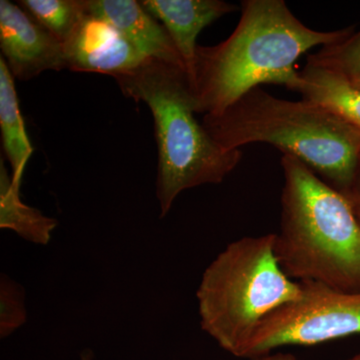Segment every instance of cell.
Instances as JSON below:
<instances>
[{
    "instance_id": "1",
    "label": "cell",
    "mask_w": 360,
    "mask_h": 360,
    "mask_svg": "<svg viewBox=\"0 0 360 360\" xmlns=\"http://www.w3.org/2000/svg\"><path fill=\"white\" fill-rule=\"evenodd\" d=\"M240 11L229 39L196 49L188 79L198 113L219 115L260 84L295 89L300 82L295 63L302 54L319 45L338 44L354 32V27L311 30L283 0H245Z\"/></svg>"
},
{
    "instance_id": "2",
    "label": "cell",
    "mask_w": 360,
    "mask_h": 360,
    "mask_svg": "<svg viewBox=\"0 0 360 360\" xmlns=\"http://www.w3.org/2000/svg\"><path fill=\"white\" fill-rule=\"evenodd\" d=\"M284 184L274 253L284 274L345 292H360V224L345 194L302 161L281 158Z\"/></svg>"
},
{
    "instance_id": "3",
    "label": "cell",
    "mask_w": 360,
    "mask_h": 360,
    "mask_svg": "<svg viewBox=\"0 0 360 360\" xmlns=\"http://www.w3.org/2000/svg\"><path fill=\"white\" fill-rule=\"evenodd\" d=\"M202 124L229 150L271 144L341 193L352 186L360 165L357 129L310 101L278 98L262 87L246 92L219 115H205Z\"/></svg>"
},
{
    "instance_id": "4",
    "label": "cell",
    "mask_w": 360,
    "mask_h": 360,
    "mask_svg": "<svg viewBox=\"0 0 360 360\" xmlns=\"http://www.w3.org/2000/svg\"><path fill=\"white\" fill-rule=\"evenodd\" d=\"M113 78L125 96L146 103L153 113L161 217L182 191L221 184L238 167L243 151L220 146L196 120L198 106L184 68L146 58L134 70Z\"/></svg>"
},
{
    "instance_id": "5",
    "label": "cell",
    "mask_w": 360,
    "mask_h": 360,
    "mask_svg": "<svg viewBox=\"0 0 360 360\" xmlns=\"http://www.w3.org/2000/svg\"><path fill=\"white\" fill-rule=\"evenodd\" d=\"M302 295L274 253V233L229 243L203 272L196 291L201 328L240 359L265 317Z\"/></svg>"
},
{
    "instance_id": "6",
    "label": "cell",
    "mask_w": 360,
    "mask_h": 360,
    "mask_svg": "<svg viewBox=\"0 0 360 360\" xmlns=\"http://www.w3.org/2000/svg\"><path fill=\"white\" fill-rule=\"evenodd\" d=\"M300 284L302 295L265 317L240 359L288 345L310 347L360 335V292H345L312 281Z\"/></svg>"
},
{
    "instance_id": "7",
    "label": "cell",
    "mask_w": 360,
    "mask_h": 360,
    "mask_svg": "<svg viewBox=\"0 0 360 360\" xmlns=\"http://www.w3.org/2000/svg\"><path fill=\"white\" fill-rule=\"evenodd\" d=\"M0 47L9 71L20 80L68 68L65 45L8 0L0 1Z\"/></svg>"
},
{
    "instance_id": "8",
    "label": "cell",
    "mask_w": 360,
    "mask_h": 360,
    "mask_svg": "<svg viewBox=\"0 0 360 360\" xmlns=\"http://www.w3.org/2000/svg\"><path fill=\"white\" fill-rule=\"evenodd\" d=\"M68 70L115 77L134 70L146 56L113 26L85 13L65 44Z\"/></svg>"
},
{
    "instance_id": "9",
    "label": "cell",
    "mask_w": 360,
    "mask_h": 360,
    "mask_svg": "<svg viewBox=\"0 0 360 360\" xmlns=\"http://www.w3.org/2000/svg\"><path fill=\"white\" fill-rule=\"evenodd\" d=\"M85 11L115 28L146 58L184 68V59L165 26L135 0H84ZM187 72V70H186Z\"/></svg>"
},
{
    "instance_id": "10",
    "label": "cell",
    "mask_w": 360,
    "mask_h": 360,
    "mask_svg": "<svg viewBox=\"0 0 360 360\" xmlns=\"http://www.w3.org/2000/svg\"><path fill=\"white\" fill-rule=\"evenodd\" d=\"M141 4L162 22L184 59L187 75L193 71L196 39L201 30L239 7L222 0H141Z\"/></svg>"
},
{
    "instance_id": "11",
    "label": "cell",
    "mask_w": 360,
    "mask_h": 360,
    "mask_svg": "<svg viewBox=\"0 0 360 360\" xmlns=\"http://www.w3.org/2000/svg\"><path fill=\"white\" fill-rule=\"evenodd\" d=\"M295 91L302 99L321 106L329 113L360 129V90L352 86L340 75L307 61L300 71Z\"/></svg>"
},
{
    "instance_id": "12",
    "label": "cell",
    "mask_w": 360,
    "mask_h": 360,
    "mask_svg": "<svg viewBox=\"0 0 360 360\" xmlns=\"http://www.w3.org/2000/svg\"><path fill=\"white\" fill-rule=\"evenodd\" d=\"M20 184H16L0 161V227L11 229L25 240L37 245L49 243L58 226L56 219L46 217L37 208L25 205L20 198Z\"/></svg>"
},
{
    "instance_id": "13",
    "label": "cell",
    "mask_w": 360,
    "mask_h": 360,
    "mask_svg": "<svg viewBox=\"0 0 360 360\" xmlns=\"http://www.w3.org/2000/svg\"><path fill=\"white\" fill-rule=\"evenodd\" d=\"M0 127L4 153L13 167L11 176L21 186L23 172L33 148L21 116L14 77L2 56L0 58Z\"/></svg>"
},
{
    "instance_id": "14",
    "label": "cell",
    "mask_w": 360,
    "mask_h": 360,
    "mask_svg": "<svg viewBox=\"0 0 360 360\" xmlns=\"http://www.w3.org/2000/svg\"><path fill=\"white\" fill-rule=\"evenodd\" d=\"M18 4L63 45L86 13L84 0H21Z\"/></svg>"
},
{
    "instance_id": "15",
    "label": "cell",
    "mask_w": 360,
    "mask_h": 360,
    "mask_svg": "<svg viewBox=\"0 0 360 360\" xmlns=\"http://www.w3.org/2000/svg\"><path fill=\"white\" fill-rule=\"evenodd\" d=\"M309 63L335 71L360 90V30L338 44L323 46L307 56Z\"/></svg>"
},
{
    "instance_id": "16",
    "label": "cell",
    "mask_w": 360,
    "mask_h": 360,
    "mask_svg": "<svg viewBox=\"0 0 360 360\" xmlns=\"http://www.w3.org/2000/svg\"><path fill=\"white\" fill-rule=\"evenodd\" d=\"M0 335L6 338L26 321L25 295L6 276H2L0 283Z\"/></svg>"
},
{
    "instance_id": "17",
    "label": "cell",
    "mask_w": 360,
    "mask_h": 360,
    "mask_svg": "<svg viewBox=\"0 0 360 360\" xmlns=\"http://www.w3.org/2000/svg\"><path fill=\"white\" fill-rule=\"evenodd\" d=\"M354 208L356 219L360 224V165L355 175L354 182L345 193H343Z\"/></svg>"
},
{
    "instance_id": "18",
    "label": "cell",
    "mask_w": 360,
    "mask_h": 360,
    "mask_svg": "<svg viewBox=\"0 0 360 360\" xmlns=\"http://www.w3.org/2000/svg\"><path fill=\"white\" fill-rule=\"evenodd\" d=\"M250 360H300L298 359L295 355L291 354H284V352H276V354H265L257 355V356L252 357Z\"/></svg>"
},
{
    "instance_id": "19",
    "label": "cell",
    "mask_w": 360,
    "mask_h": 360,
    "mask_svg": "<svg viewBox=\"0 0 360 360\" xmlns=\"http://www.w3.org/2000/svg\"><path fill=\"white\" fill-rule=\"evenodd\" d=\"M347 360H360V352L359 354H355L354 356L350 357Z\"/></svg>"
},
{
    "instance_id": "20",
    "label": "cell",
    "mask_w": 360,
    "mask_h": 360,
    "mask_svg": "<svg viewBox=\"0 0 360 360\" xmlns=\"http://www.w3.org/2000/svg\"><path fill=\"white\" fill-rule=\"evenodd\" d=\"M91 359V356L90 355H87L86 354H84V356L82 357V360H90Z\"/></svg>"
},
{
    "instance_id": "21",
    "label": "cell",
    "mask_w": 360,
    "mask_h": 360,
    "mask_svg": "<svg viewBox=\"0 0 360 360\" xmlns=\"http://www.w3.org/2000/svg\"><path fill=\"white\" fill-rule=\"evenodd\" d=\"M359 130V141H360V129H357Z\"/></svg>"
}]
</instances>
